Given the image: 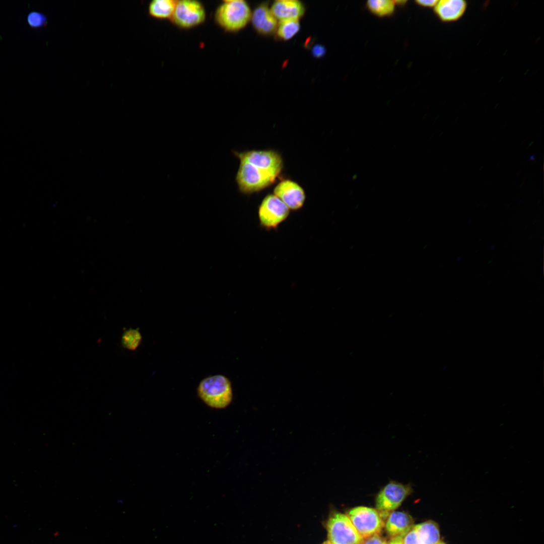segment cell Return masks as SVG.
<instances>
[{
	"instance_id": "obj_7",
	"label": "cell",
	"mask_w": 544,
	"mask_h": 544,
	"mask_svg": "<svg viewBox=\"0 0 544 544\" xmlns=\"http://www.w3.org/2000/svg\"><path fill=\"white\" fill-rule=\"evenodd\" d=\"M326 528L329 541L333 544H359L363 539L348 516L341 513L329 518Z\"/></svg>"
},
{
	"instance_id": "obj_18",
	"label": "cell",
	"mask_w": 544,
	"mask_h": 544,
	"mask_svg": "<svg viewBox=\"0 0 544 544\" xmlns=\"http://www.w3.org/2000/svg\"><path fill=\"white\" fill-rule=\"evenodd\" d=\"M278 35L284 40H288L299 31L300 24L298 19H290L280 21L277 27Z\"/></svg>"
},
{
	"instance_id": "obj_5",
	"label": "cell",
	"mask_w": 544,
	"mask_h": 544,
	"mask_svg": "<svg viewBox=\"0 0 544 544\" xmlns=\"http://www.w3.org/2000/svg\"><path fill=\"white\" fill-rule=\"evenodd\" d=\"M287 206L274 194H268L262 199L258 209L260 226L266 231L277 230L290 215Z\"/></svg>"
},
{
	"instance_id": "obj_14",
	"label": "cell",
	"mask_w": 544,
	"mask_h": 544,
	"mask_svg": "<svg viewBox=\"0 0 544 544\" xmlns=\"http://www.w3.org/2000/svg\"><path fill=\"white\" fill-rule=\"evenodd\" d=\"M251 19L255 29L262 34H271L277 28V19L265 5L256 8Z\"/></svg>"
},
{
	"instance_id": "obj_11",
	"label": "cell",
	"mask_w": 544,
	"mask_h": 544,
	"mask_svg": "<svg viewBox=\"0 0 544 544\" xmlns=\"http://www.w3.org/2000/svg\"><path fill=\"white\" fill-rule=\"evenodd\" d=\"M468 3L464 0H440L434 8L437 18L444 23L459 21L466 13Z\"/></svg>"
},
{
	"instance_id": "obj_25",
	"label": "cell",
	"mask_w": 544,
	"mask_h": 544,
	"mask_svg": "<svg viewBox=\"0 0 544 544\" xmlns=\"http://www.w3.org/2000/svg\"><path fill=\"white\" fill-rule=\"evenodd\" d=\"M388 544H402L400 536L392 538Z\"/></svg>"
},
{
	"instance_id": "obj_15",
	"label": "cell",
	"mask_w": 544,
	"mask_h": 544,
	"mask_svg": "<svg viewBox=\"0 0 544 544\" xmlns=\"http://www.w3.org/2000/svg\"><path fill=\"white\" fill-rule=\"evenodd\" d=\"M420 544H437L440 541L438 526L433 521H428L414 526Z\"/></svg>"
},
{
	"instance_id": "obj_9",
	"label": "cell",
	"mask_w": 544,
	"mask_h": 544,
	"mask_svg": "<svg viewBox=\"0 0 544 544\" xmlns=\"http://www.w3.org/2000/svg\"><path fill=\"white\" fill-rule=\"evenodd\" d=\"M348 517L363 538L379 533L384 525L379 512L372 508L364 506L354 508L349 511Z\"/></svg>"
},
{
	"instance_id": "obj_19",
	"label": "cell",
	"mask_w": 544,
	"mask_h": 544,
	"mask_svg": "<svg viewBox=\"0 0 544 544\" xmlns=\"http://www.w3.org/2000/svg\"><path fill=\"white\" fill-rule=\"evenodd\" d=\"M142 339L140 331L137 328H129L124 331L121 336V345L130 351L135 350Z\"/></svg>"
},
{
	"instance_id": "obj_12",
	"label": "cell",
	"mask_w": 544,
	"mask_h": 544,
	"mask_svg": "<svg viewBox=\"0 0 544 544\" xmlns=\"http://www.w3.org/2000/svg\"><path fill=\"white\" fill-rule=\"evenodd\" d=\"M271 12L280 21L298 19L304 13L303 5L297 0H279L273 4Z\"/></svg>"
},
{
	"instance_id": "obj_17",
	"label": "cell",
	"mask_w": 544,
	"mask_h": 544,
	"mask_svg": "<svg viewBox=\"0 0 544 544\" xmlns=\"http://www.w3.org/2000/svg\"><path fill=\"white\" fill-rule=\"evenodd\" d=\"M395 6L394 1L370 0L366 3L367 8L369 11L379 17L391 15L395 11Z\"/></svg>"
},
{
	"instance_id": "obj_6",
	"label": "cell",
	"mask_w": 544,
	"mask_h": 544,
	"mask_svg": "<svg viewBox=\"0 0 544 544\" xmlns=\"http://www.w3.org/2000/svg\"><path fill=\"white\" fill-rule=\"evenodd\" d=\"M410 484H403L396 481H390L378 493L376 497V506L382 518L386 517L390 512L399 507L412 492Z\"/></svg>"
},
{
	"instance_id": "obj_20",
	"label": "cell",
	"mask_w": 544,
	"mask_h": 544,
	"mask_svg": "<svg viewBox=\"0 0 544 544\" xmlns=\"http://www.w3.org/2000/svg\"><path fill=\"white\" fill-rule=\"evenodd\" d=\"M26 22L29 28L33 30H37L46 26L47 24V18L42 12L32 11L27 14Z\"/></svg>"
},
{
	"instance_id": "obj_10",
	"label": "cell",
	"mask_w": 544,
	"mask_h": 544,
	"mask_svg": "<svg viewBox=\"0 0 544 544\" xmlns=\"http://www.w3.org/2000/svg\"><path fill=\"white\" fill-rule=\"evenodd\" d=\"M274 194L293 211L301 209L306 199L303 188L298 183L290 179L280 182L275 186Z\"/></svg>"
},
{
	"instance_id": "obj_26",
	"label": "cell",
	"mask_w": 544,
	"mask_h": 544,
	"mask_svg": "<svg viewBox=\"0 0 544 544\" xmlns=\"http://www.w3.org/2000/svg\"><path fill=\"white\" fill-rule=\"evenodd\" d=\"M323 544H333L329 540L325 541Z\"/></svg>"
},
{
	"instance_id": "obj_27",
	"label": "cell",
	"mask_w": 544,
	"mask_h": 544,
	"mask_svg": "<svg viewBox=\"0 0 544 544\" xmlns=\"http://www.w3.org/2000/svg\"><path fill=\"white\" fill-rule=\"evenodd\" d=\"M437 544H446V543H444V542H440V541H439V542H438V543Z\"/></svg>"
},
{
	"instance_id": "obj_3",
	"label": "cell",
	"mask_w": 544,
	"mask_h": 544,
	"mask_svg": "<svg viewBox=\"0 0 544 544\" xmlns=\"http://www.w3.org/2000/svg\"><path fill=\"white\" fill-rule=\"evenodd\" d=\"M276 178L246 162L239 161L235 180L241 193L250 195L267 188L274 183Z\"/></svg>"
},
{
	"instance_id": "obj_2",
	"label": "cell",
	"mask_w": 544,
	"mask_h": 544,
	"mask_svg": "<svg viewBox=\"0 0 544 544\" xmlns=\"http://www.w3.org/2000/svg\"><path fill=\"white\" fill-rule=\"evenodd\" d=\"M197 394L207 405L215 409L227 407L233 398L231 382L222 375L209 376L202 380L197 387Z\"/></svg>"
},
{
	"instance_id": "obj_16",
	"label": "cell",
	"mask_w": 544,
	"mask_h": 544,
	"mask_svg": "<svg viewBox=\"0 0 544 544\" xmlns=\"http://www.w3.org/2000/svg\"><path fill=\"white\" fill-rule=\"evenodd\" d=\"M177 1L153 0L148 6L150 16L158 19L171 20L175 8Z\"/></svg>"
},
{
	"instance_id": "obj_22",
	"label": "cell",
	"mask_w": 544,
	"mask_h": 544,
	"mask_svg": "<svg viewBox=\"0 0 544 544\" xmlns=\"http://www.w3.org/2000/svg\"><path fill=\"white\" fill-rule=\"evenodd\" d=\"M359 544H388L386 539L379 534H374L364 537Z\"/></svg>"
},
{
	"instance_id": "obj_1",
	"label": "cell",
	"mask_w": 544,
	"mask_h": 544,
	"mask_svg": "<svg viewBox=\"0 0 544 544\" xmlns=\"http://www.w3.org/2000/svg\"><path fill=\"white\" fill-rule=\"evenodd\" d=\"M248 4L243 0L223 1L215 12L214 19L218 25L228 32H237L244 28L251 18Z\"/></svg>"
},
{
	"instance_id": "obj_24",
	"label": "cell",
	"mask_w": 544,
	"mask_h": 544,
	"mask_svg": "<svg viewBox=\"0 0 544 544\" xmlns=\"http://www.w3.org/2000/svg\"><path fill=\"white\" fill-rule=\"evenodd\" d=\"M325 48L321 45H316L312 49V53L314 56L320 57L325 53Z\"/></svg>"
},
{
	"instance_id": "obj_23",
	"label": "cell",
	"mask_w": 544,
	"mask_h": 544,
	"mask_svg": "<svg viewBox=\"0 0 544 544\" xmlns=\"http://www.w3.org/2000/svg\"><path fill=\"white\" fill-rule=\"evenodd\" d=\"M438 2V1H437V0H428V1L418 0V1H416V3L417 5H418L420 6H421L422 7L429 8H434L435 7V6L436 5V4H437Z\"/></svg>"
},
{
	"instance_id": "obj_8",
	"label": "cell",
	"mask_w": 544,
	"mask_h": 544,
	"mask_svg": "<svg viewBox=\"0 0 544 544\" xmlns=\"http://www.w3.org/2000/svg\"><path fill=\"white\" fill-rule=\"evenodd\" d=\"M206 18L203 5L195 0L177 1L171 21L178 27L188 29L202 24Z\"/></svg>"
},
{
	"instance_id": "obj_21",
	"label": "cell",
	"mask_w": 544,
	"mask_h": 544,
	"mask_svg": "<svg viewBox=\"0 0 544 544\" xmlns=\"http://www.w3.org/2000/svg\"><path fill=\"white\" fill-rule=\"evenodd\" d=\"M400 537L402 544H420L414 526Z\"/></svg>"
},
{
	"instance_id": "obj_4",
	"label": "cell",
	"mask_w": 544,
	"mask_h": 544,
	"mask_svg": "<svg viewBox=\"0 0 544 544\" xmlns=\"http://www.w3.org/2000/svg\"><path fill=\"white\" fill-rule=\"evenodd\" d=\"M232 152L239 161L246 162L276 178L284 167L281 155L273 150H232Z\"/></svg>"
},
{
	"instance_id": "obj_13",
	"label": "cell",
	"mask_w": 544,
	"mask_h": 544,
	"mask_svg": "<svg viewBox=\"0 0 544 544\" xmlns=\"http://www.w3.org/2000/svg\"><path fill=\"white\" fill-rule=\"evenodd\" d=\"M414 526V521L409 514L402 511H393L387 516L385 529L392 538L401 536Z\"/></svg>"
}]
</instances>
